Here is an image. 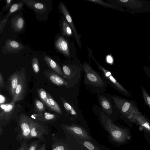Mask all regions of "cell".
Segmentation results:
<instances>
[{"instance_id":"1","label":"cell","mask_w":150,"mask_h":150,"mask_svg":"<svg viewBox=\"0 0 150 150\" xmlns=\"http://www.w3.org/2000/svg\"><path fill=\"white\" fill-rule=\"evenodd\" d=\"M99 112L98 114L99 115L101 121L113 141L119 144H124L131 140L132 137L129 129L122 128L115 125L103 110Z\"/></svg>"},{"instance_id":"2","label":"cell","mask_w":150,"mask_h":150,"mask_svg":"<svg viewBox=\"0 0 150 150\" xmlns=\"http://www.w3.org/2000/svg\"><path fill=\"white\" fill-rule=\"evenodd\" d=\"M84 83L86 87L93 93H103L106 90L108 83L98 73L86 62L83 64Z\"/></svg>"},{"instance_id":"3","label":"cell","mask_w":150,"mask_h":150,"mask_svg":"<svg viewBox=\"0 0 150 150\" xmlns=\"http://www.w3.org/2000/svg\"><path fill=\"white\" fill-rule=\"evenodd\" d=\"M32 120L30 118L25 115L20 116L18 127L15 130L17 134V140H28L30 139V136Z\"/></svg>"},{"instance_id":"4","label":"cell","mask_w":150,"mask_h":150,"mask_svg":"<svg viewBox=\"0 0 150 150\" xmlns=\"http://www.w3.org/2000/svg\"><path fill=\"white\" fill-rule=\"evenodd\" d=\"M27 80L25 71L23 69L19 72V82L16 88L12 102L14 103L22 100L27 91Z\"/></svg>"},{"instance_id":"5","label":"cell","mask_w":150,"mask_h":150,"mask_svg":"<svg viewBox=\"0 0 150 150\" xmlns=\"http://www.w3.org/2000/svg\"><path fill=\"white\" fill-rule=\"evenodd\" d=\"M62 127L63 129L66 130L76 139L92 140V138L86 130L81 126L76 125H62Z\"/></svg>"},{"instance_id":"6","label":"cell","mask_w":150,"mask_h":150,"mask_svg":"<svg viewBox=\"0 0 150 150\" xmlns=\"http://www.w3.org/2000/svg\"><path fill=\"white\" fill-rule=\"evenodd\" d=\"M49 132L47 126L33 120L31 125L30 139L37 138L41 141H45L44 136L47 135Z\"/></svg>"},{"instance_id":"7","label":"cell","mask_w":150,"mask_h":150,"mask_svg":"<svg viewBox=\"0 0 150 150\" xmlns=\"http://www.w3.org/2000/svg\"><path fill=\"white\" fill-rule=\"evenodd\" d=\"M108 96L104 93L97 94V97L99 105L103 111L108 117L111 116L113 112L112 102Z\"/></svg>"},{"instance_id":"8","label":"cell","mask_w":150,"mask_h":150,"mask_svg":"<svg viewBox=\"0 0 150 150\" xmlns=\"http://www.w3.org/2000/svg\"><path fill=\"white\" fill-rule=\"evenodd\" d=\"M95 62L98 67L103 77L107 83L112 87L118 90L122 91L123 88L112 75L111 73L105 69L95 60Z\"/></svg>"},{"instance_id":"9","label":"cell","mask_w":150,"mask_h":150,"mask_svg":"<svg viewBox=\"0 0 150 150\" xmlns=\"http://www.w3.org/2000/svg\"><path fill=\"white\" fill-rule=\"evenodd\" d=\"M59 8L61 12L64 16L65 19L72 29V30L74 33L75 38L77 43L79 47L81 48V45L80 37L75 27L72 18H71L70 13L65 5L62 3H60L59 5Z\"/></svg>"},{"instance_id":"10","label":"cell","mask_w":150,"mask_h":150,"mask_svg":"<svg viewBox=\"0 0 150 150\" xmlns=\"http://www.w3.org/2000/svg\"><path fill=\"white\" fill-rule=\"evenodd\" d=\"M22 44L12 40L8 39L5 42L3 47V52L6 53H16L19 52L24 48Z\"/></svg>"},{"instance_id":"11","label":"cell","mask_w":150,"mask_h":150,"mask_svg":"<svg viewBox=\"0 0 150 150\" xmlns=\"http://www.w3.org/2000/svg\"><path fill=\"white\" fill-rule=\"evenodd\" d=\"M29 7L38 13L44 14L47 11V8L45 4L42 2L35 0H23Z\"/></svg>"},{"instance_id":"12","label":"cell","mask_w":150,"mask_h":150,"mask_svg":"<svg viewBox=\"0 0 150 150\" xmlns=\"http://www.w3.org/2000/svg\"><path fill=\"white\" fill-rule=\"evenodd\" d=\"M54 45L59 51L66 56H69L70 51L68 43L63 37L60 36L57 38L55 42Z\"/></svg>"},{"instance_id":"13","label":"cell","mask_w":150,"mask_h":150,"mask_svg":"<svg viewBox=\"0 0 150 150\" xmlns=\"http://www.w3.org/2000/svg\"><path fill=\"white\" fill-rule=\"evenodd\" d=\"M11 27L13 30L19 32L23 30L25 26L23 18L20 15H17L13 17L11 21Z\"/></svg>"},{"instance_id":"14","label":"cell","mask_w":150,"mask_h":150,"mask_svg":"<svg viewBox=\"0 0 150 150\" xmlns=\"http://www.w3.org/2000/svg\"><path fill=\"white\" fill-rule=\"evenodd\" d=\"M53 143L51 150H73L67 144L52 135Z\"/></svg>"},{"instance_id":"15","label":"cell","mask_w":150,"mask_h":150,"mask_svg":"<svg viewBox=\"0 0 150 150\" xmlns=\"http://www.w3.org/2000/svg\"><path fill=\"white\" fill-rule=\"evenodd\" d=\"M19 72L16 71L11 75L9 79V91L12 98L19 82Z\"/></svg>"},{"instance_id":"16","label":"cell","mask_w":150,"mask_h":150,"mask_svg":"<svg viewBox=\"0 0 150 150\" xmlns=\"http://www.w3.org/2000/svg\"><path fill=\"white\" fill-rule=\"evenodd\" d=\"M47 75L49 80L54 84L58 86H67L68 84L64 79L53 72H48Z\"/></svg>"},{"instance_id":"17","label":"cell","mask_w":150,"mask_h":150,"mask_svg":"<svg viewBox=\"0 0 150 150\" xmlns=\"http://www.w3.org/2000/svg\"><path fill=\"white\" fill-rule=\"evenodd\" d=\"M43 59L47 64L58 74L64 76V73L59 66L53 59L45 55Z\"/></svg>"},{"instance_id":"18","label":"cell","mask_w":150,"mask_h":150,"mask_svg":"<svg viewBox=\"0 0 150 150\" xmlns=\"http://www.w3.org/2000/svg\"><path fill=\"white\" fill-rule=\"evenodd\" d=\"M15 103L11 102L8 104L7 107L4 110H0V120H7L11 117L12 112L14 109Z\"/></svg>"},{"instance_id":"19","label":"cell","mask_w":150,"mask_h":150,"mask_svg":"<svg viewBox=\"0 0 150 150\" xmlns=\"http://www.w3.org/2000/svg\"><path fill=\"white\" fill-rule=\"evenodd\" d=\"M48 98L45 104L52 110L59 114H62L61 108L57 103L52 98L51 96L47 93Z\"/></svg>"},{"instance_id":"20","label":"cell","mask_w":150,"mask_h":150,"mask_svg":"<svg viewBox=\"0 0 150 150\" xmlns=\"http://www.w3.org/2000/svg\"><path fill=\"white\" fill-rule=\"evenodd\" d=\"M62 70L64 78H67L69 79H71L73 78L74 79V76L76 74V71L75 70L72 69L67 65H64L62 67Z\"/></svg>"},{"instance_id":"21","label":"cell","mask_w":150,"mask_h":150,"mask_svg":"<svg viewBox=\"0 0 150 150\" xmlns=\"http://www.w3.org/2000/svg\"><path fill=\"white\" fill-rule=\"evenodd\" d=\"M77 141L88 150H100V148L90 141L76 139Z\"/></svg>"},{"instance_id":"22","label":"cell","mask_w":150,"mask_h":150,"mask_svg":"<svg viewBox=\"0 0 150 150\" xmlns=\"http://www.w3.org/2000/svg\"><path fill=\"white\" fill-rule=\"evenodd\" d=\"M63 105L67 112L73 117L76 118L78 116V114L74 107L69 103L65 100L62 99Z\"/></svg>"},{"instance_id":"23","label":"cell","mask_w":150,"mask_h":150,"mask_svg":"<svg viewBox=\"0 0 150 150\" xmlns=\"http://www.w3.org/2000/svg\"><path fill=\"white\" fill-rule=\"evenodd\" d=\"M62 30L63 33L67 36L72 35L71 28L65 19H64L62 24Z\"/></svg>"},{"instance_id":"24","label":"cell","mask_w":150,"mask_h":150,"mask_svg":"<svg viewBox=\"0 0 150 150\" xmlns=\"http://www.w3.org/2000/svg\"><path fill=\"white\" fill-rule=\"evenodd\" d=\"M23 2H22L12 4L6 18H7L8 17L12 14L20 9L23 5Z\"/></svg>"},{"instance_id":"25","label":"cell","mask_w":150,"mask_h":150,"mask_svg":"<svg viewBox=\"0 0 150 150\" xmlns=\"http://www.w3.org/2000/svg\"><path fill=\"white\" fill-rule=\"evenodd\" d=\"M40 140L31 141L28 144V150H37L40 146Z\"/></svg>"},{"instance_id":"26","label":"cell","mask_w":150,"mask_h":150,"mask_svg":"<svg viewBox=\"0 0 150 150\" xmlns=\"http://www.w3.org/2000/svg\"><path fill=\"white\" fill-rule=\"evenodd\" d=\"M32 65L34 72L36 74L40 71V67L38 59L36 57H34L32 60Z\"/></svg>"},{"instance_id":"27","label":"cell","mask_w":150,"mask_h":150,"mask_svg":"<svg viewBox=\"0 0 150 150\" xmlns=\"http://www.w3.org/2000/svg\"><path fill=\"white\" fill-rule=\"evenodd\" d=\"M38 93L40 99L45 103L48 98L47 93L43 89L41 88L38 90Z\"/></svg>"},{"instance_id":"28","label":"cell","mask_w":150,"mask_h":150,"mask_svg":"<svg viewBox=\"0 0 150 150\" xmlns=\"http://www.w3.org/2000/svg\"><path fill=\"white\" fill-rule=\"evenodd\" d=\"M35 105L36 109L39 112H42L45 111V108L44 104L38 99L35 100Z\"/></svg>"},{"instance_id":"29","label":"cell","mask_w":150,"mask_h":150,"mask_svg":"<svg viewBox=\"0 0 150 150\" xmlns=\"http://www.w3.org/2000/svg\"><path fill=\"white\" fill-rule=\"evenodd\" d=\"M56 118L55 115L53 114L49 113H45L43 118L41 119L42 121L47 122L54 120Z\"/></svg>"},{"instance_id":"30","label":"cell","mask_w":150,"mask_h":150,"mask_svg":"<svg viewBox=\"0 0 150 150\" xmlns=\"http://www.w3.org/2000/svg\"><path fill=\"white\" fill-rule=\"evenodd\" d=\"M88 1L91 2H93L94 3H95L96 4H98L100 5H102L110 7H115L114 6L110 4H109L107 3H106L105 2H104L103 1L100 0H89Z\"/></svg>"},{"instance_id":"31","label":"cell","mask_w":150,"mask_h":150,"mask_svg":"<svg viewBox=\"0 0 150 150\" xmlns=\"http://www.w3.org/2000/svg\"><path fill=\"white\" fill-rule=\"evenodd\" d=\"M28 140L22 141L21 143L20 146L17 150H28Z\"/></svg>"},{"instance_id":"32","label":"cell","mask_w":150,"mask_h":150,"mask_svg":"<svg viewBox=\"0 0 150 150\" xmlns=\"http://www.w3.org/2000/svg\"><path fill=\"white\" fill-rule=\"evenodd\" d=\"M12 1L11 0H6L5 1L6 4L3 8L2 10L3 12L5 11L9 8H10L12 5L11 4Z\"/></svg>"},{"instance_id":"33","label":"cell","mask_w":150,"mask_h":150,"mask_svg":"<svg viewBox=\"0 0 150 150\" xmlns=\"http://www.w3.org/2000/svg\"><path fill=\"white\" fill-rule=\"evenodd\" d=\"M130 105V103L127 102H125L121 107V110L123 112H125L127 111Z\"/></svg>"},{"instance_id":"34","label":"cell","mask_w":150,"mask_h":150,"mask_svg":"<svg viewBox=\"0 0 150 150\" xmlns=\"http://www.w3.org/2000/svg\"><path fill=\"white\" fill-rule=\"evenodd\" d=\"M144 137L148 143L150 144V133L144 132Z\"/></svg>"},{"instance_id":"35","label":"cell","mask_w":150,"mask_h":150,"mask_svg":"<svg viewBox=\"0 0 150 150\" xmlns=\"http://www.w3.org/2000/svg\"><path fill=\"white\" fill-rule=\"evenodd\" d=\"M107 62L109 64H111L113 62V59L111 55H109L106 57Z\"/></svg>"},{"instance_id":"36","label":"cell","mask_w":150,"mask_h":150,"mask_svg":"<svg viewBox=\"0 0 150 150\" xmlns=\"http://www.w3.org/2000/svg\"><path fill=\"white\" fill-rule=\"evenodd\" d=\"M4 84V79L1 73H0V86L1 88L3 86Z\"/></svg>"},{"instance_id":"37","label":"cell","mask_w":150,"mask_h":150,"mask_svg":"<svg viewBox=\"0 0 150 150\" xmlns=\"http://www.w3.org/2000/svg\"><path fill=\"white\" fill-rule=\"evenodd\" d=\"M37 150H46V145L44 143L39 146Z\"/></svg>"},{"instance_id":"38","label":"cell","mask_w":150,"mask_h":150,"mask_svg":"<svg viewBox=\"0 0 150 150\" xmlns=\"http://www.w3.org/2000/svg\"><path fill=\"white\" fill-rule=\"evenodd\" d=\"M0 104L4 103L5 101V97L3 95H0Z\"/></svg>"},{"instance_id":"39","label":"cell","mask_w":150,"mask_h":150,"mask_svg":"<svg viewBox=\"0 0 150 150\" xmlns=\"http://www.w3.org/2000/svg\"><path fill=\"white\" fill-rule=\"evenodd\" d=\"M0 136H1L2 134H3V129L1 128V125L0 126Z\"/></svg>"},{"instance_id":"40","label":"cell","mask_w":150,"mask_h":150,"mask_svg":"<svg viewBox=\"0 0 150 150\" xmlns=\"http://www.w3.org/2000/svg\"><path fill=\"white\" fill-rule=\"evenodd\" d=\"M147 100L148 103L150 105V97H147Z\"/></svg>"}]
</instances>
